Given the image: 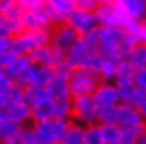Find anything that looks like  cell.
Listing matches in <instances>:
<instances>
[{"label":"cell","instance_id":"obj_1","mask_svg":"<svg viewBox=\"0 0 146 144\" xmlns=\"http://www.w3.org/2000/svg\"><path fill=\"white\" fill-rule=\"evenodd\" d=\"M127 38V31L118 27H98V52L105 59L119 62L127 59L124 44Z\"/></svg>","mask_w":146,"mask_h":144},{"label":"cell","instance_id":"obj_2","mask_svg":"<svg viewBox=\"0 0 146 144\" xmlns=\"http://www.w3.org/2000/svg\"><path fill=\"white\" fill-rule=\"evenodd\" d=\"M104 60L105 57L98 52L96 46L84 36H81L66 52V62L72 68H87L98 74L104 65Z\"/></svg>","mask_w":146,"mask_h":144},{"label":"cell","instance_id":"obj_3","mask_svg":"<svg viewBox=\"0 0 146 144\" xmlns=\"http://www.w3.org/2000/svg\"><path fill=\"white\" fill-rule=\"evenodd\" d=\"M50 38H52V30H25L19 36L12 38L11 52H13L16 56L31 55L36 49L49 44Z\"/></svg>","mask_w":146,"mask_h":144},{"label":"cell","instance_id":"obj_4","mask_svg":"<svg viewBox=\"0 0 146 144\" xmlns=\"http://www.w3.org/2000/svg\"><path fill=\"white\" fill-rule=\"evenodd\" d=\"M68 81H70L71 97L93 96L96 88L102 84L99 74L87 68H74L68 77Z\"/></svg>","mask_w":146,"mask_h":144},{"label":"cell","instance_id":"obj_5","mask_svg":"<svg viewBox=\"0 0 146 144\" xmlns=\"http://www.w3.org/2000/svg\"><path fill=\"white\" fill-rule=\"evenodd\" d=\"M70 124V119H61V118L36 122L34 130L37 132L38 144H61Z\"/></svg>","mask_w":146,"mask_h":144},{"label":"cell","instance_id":"obj_6","mask_svg":"<svg viewBox=\"0 0 146 144\" xmlns=\"http://www.w3.org/2000/svg\"><path fill=\"white\" fill-rule=\"evenodd\" d=\"M117 124L124 131L134 134L137 138H140L146 132V119L139 112V109L134 107L133 105H123L121 103L118 106Z\"/></svg>","mask_w":146,"mask_h":144},{"label":"cell","instance_id":"obj_7","mask_svg":"<svg viewBox=\"0 0 146 144\" xmlns=\"http://www.w3.org/2000/svg\"><path fill=\"white\" fill-rule=\"evenodd\" d=\"M72 119L84 126L99 124V107L93 96L72 97Z\"/></svg>","mask_w":146,"mask_h":144},{"label":"cell","instance_id":"obj_8","mask_svg":"<svg viewBox=\"0 0 146 144\" xmlns=\"http://www.w3.org/2000/svg\"><path fill=\"white\" fill-rule=\"evenodd\" d=\"M96 16L99 25L102 27H118V28H125L131 19L125 15L123 7L117 2H108V3H100V6L96 11Z\"/></svg>","mask_w":146,"mask_h":144},{"label":"cell","instance_id":"obj_9","mask_svg":"<svg viewBox=\"0 0 146 144\" xmlns=\"http://www.w3.org/2000/svg\"><path fill=\"white\" fill-rule=\"evenodd\" d=\"M66 24H70L80 36H84V34H87L99 27L96 12L83 11V9H77V7H74L71 13L68 15Z\"/></svg>","mask_w":146,"mask_h":144},{"label":"cell","instance_id":"obj_10","mask_svg":"<svg viewBox=\"0 0 146 144\" xmlns=\"http://www.w3.org/2000/svg\"><path fill=\"white\" fill-rule=\"evenodd\" d=\"M33 63L40 65V66H47V68H55L62 63L65 59H66V53L62 52L61 49L55 47L53 44H46V46H41L38 49H36L34 52L30 55Z\"/></svg>","mask_w":146,"mask_h":144},{"label":"cell","instance_id":"obj_11","mask_svg":"<svg viewBox=\"0 0 146 144\" xmlns=\"http://www.w3.org/2000/svg\"><path fill=\"white\" fill-rule=\"evenodd\" d=\"M81 36L77 32L70 24H59L55 25V28H52V38H50V44H53L55 47L61 49L62 52H68L71 49V46L78 40Z\"/></svg>","mask_w":146,"mask_h":144},{"label":"cell","instance_id":"obj_12","mask_svg":"<svg viewBox=\"0 0 146 144\" xmlns=\"http://www.w3.org/2000/svg\"><path fill=\"white\" fill-rule=\"evenodd\" d=\"M22 22H24L25 30H33V31L34 30H52V25H53L46 7L24 11Z\"/></svg>","mask_w":146,"mask_h":144},{"label":"cell","instance_id":"obj_13","mask_svg":"<svg viewBox=\"0 0 146 144\" xmlns=\"http://www.w3.org/2000/svg\"><path fill=\"white\" fill-rule=\"evenodd\" d=\"M93 99L96 101L98 107H106V106H118L121 105L118 94V87L115 82H102L93 93Z\"/></svg>","mask_w":146,"mask_h":144},{"label":"cell","instance_id":"obj_14","mask_svg":"<svg viewBox=\"0 0 146 144\" xmlns=\"http://www.w3.org/2000/svg\"><path fill=\"white\" fill-rule=\"evenodd\" d=\"M75 7L74 0H46V11L53 25L66 22L68 15Z\"/></svg>","mask_w":146,"mask_h":144},{"label":"cell","instance_id":"obj_15","mask_svg":"<svg viewBox=\"0 0 146 144\" xmlns=\"http://www.w3.org/2000/svg\"><path fill=\"white\" fill-rule=\"evenodd\" d=\"M131 21L146 22V2L143 0H115Z\"/></svg>","mask_w":146,"mask_h":144},{"label":"cell","instance_id":"obj_16","mask_svg":"<svg viewBox=\"0 0 146 144\" xmlns=\"http://www.w3.org/2000/svg\"><path fill=\"white\" fill-rule=\"evenodd\" d=\"M6 115H7V118H9L12 122L18 124L19 126H22L25 122H28L30 119H33L31 118V106L25 100L9 106L6 109Z\"/></svg>","mask_w":146,"mask_h":144},{"label":"cell","instance_id":"obj_17","mask_svg":"<svg viewBox=\"0 0 146 144\" xmlns=\"http://www.w3.org/2000/svg\"><path fill=\"white\" fill-rule=\"evenodd\" d=\"M31 118L34 122H40V121L55 118V99L47 97L46 100L31 106Z\"/></svg>","mask_w":146,"mask_h":144},{"label":"cell","instance_id":"obj_18","mask_svg":"<svg viewBox=\"0 0 146 144\" xmlns=\"http://www.w3.org/2000/svg\"><path fill=\"white\" fill-rule=\"evenodd\" d=\"M49 94L55 100L61 99H71V91H70V81L66 77H61V75H55L52 82L46 87Z\"/></svg>","mask_w":146,"mask_h":144},{"label":"cell","instance_id":"obj_19","mask_svg":"<svg viewBox=\"0 0 146 144\" xmlns=\"http://www.w3.org/2000/svg\"><path fill=\"white\" fill-rule=\"evenodd\" d=\"M55 69L53 68H47V66H40L34 63V71H33V77L31 82L28 87H47L52 80L55 78Z\"/></svg>","mask_w":146,"mask_h":144},{"label":"cell","instance_id":"obj_20","mask_svg":"<svg viewBox=\"0 0 146 144\" xmlns=\"http://www.w3.org/2000/svg\"><path fill=\"white\" fill-rule=\"evenodd\" d=\"M84 143H86V126L78 122H71L61 144H84Z\"/></svg>","mask_w":146,"mask_h":144},{"label":"cell","instance_id":"obj_21","mask_svg":"<svg viewBox=\"0 0 146 144\" xmlns=\"http://www.w3.org/2000/svg\"><path fill=\"white\" fill-rule=\"evenodd\" d=\"M31 65H33V60H31L30 55H21V56H16L5 71H6V74L15 81L22 72L27 71Z\"/></svg>","mask_w":146,"mask_h":144},{"label":"cell","instance_id":"obj_22","mask_svg":"<svg viewBox=\"0 0 146 144\" xmlns=\"http://www.w3.org/2000/svg\"><path fill=\"white\" fill-rule=\"evenodd\" d=\"M134 72L136 69L133 68V65L127 60L123 59L117 63V72H115V84H125V82H133L134 78Z\"/></svg>","mask_w":146,"mask_h":144},{"label":"cell","instance_id":"obj_23","mask_svg":"<svg viewBox=\"0 0 146 144\" xmlns=\"http://www.w3.org/2000/svg\"><path fill=\"white\" fill-rule=\"evenodd\" d=\"M127 60L133 65L134 69L146 68V43L136 44L127 55Z\"/></svg>","mask_w":146,"mask_h":144},{"label":"cell","instance_id":"obj_24","mask_svg":"<svg viewBox=\"0 0 146 144\" xmlns=\"http://www.w3.org/2000/svg\"><path fill=\"white\" fill-rule=\"evenodd\" d=\"M47 97H52V96L49 94L46 87H25V101L30 106L37 105L40 101L46 100Z\"/></svg>","mask_w":146,"mask_h":144},{"label":"cell","instance_id":"obj_25","mask_svg":"<svg viewBox=\"0 0 146 144\" xmlns=\"http://www.w3.org/2000/svg\"><path fill=\"white\" fill-rule=\"evenodd\" d=\"M119 100L123 105H133V101L137 94V88L134 82H125V84H117Z\"/></svg>","mask_w":146,"mask_h":144},{"label":"cell","instance_id":"obj_26","mask_svg":"<svg viewBox=\"0 0 146 144\" xmlns=\"http://www.w3.org/2000/svg\"><path fill=\"white\" fill-rule=\"evenodd\" d=\"M100 130H102L105 144H115L123 134V128L118 124H102Z\"/></svg>","mask_w":146,"mask_h":144},{"label":"cell","instance_id":"obj_27","mask_svg":"<svg viewBox=\"0 0 146 144\" xmlns=\"http://www.w3.org/2000/svg\"><path fill=\"white\" fill-rule=\"evenodd\" d=\"M55 118L71 119L72 118V97L55 100Z\"/></svg>","mask_w":146,"mask_h":144},{"label":"cell","instance_id":"obj_28","mask_svg":"<svg viewBox=\"0 0 146 144\" xmlns=\"http://www.w3.org/2000/svg\"><path fill=\"white\" fill-rule=\"evenodd\" d=\"M117 63L114 60L105 59L99 71V77L102 78V82H114L115 81V72H117Z\"/></svg>","mask_w":146,"mask_h":144},{"label":"cell","instance_id":"obj_29","mask_svg":"<svg viewBox=\"0 0 146 144\" xmlns=\"http://www.w3.org/2000/svg\"><path fill=\"white\" fill-rule=\"evenodd\" d=\"M84 144H105L102 130H100V124L86 126V143Z\"/></svg>","mask_w":146,"mask_h":144},{"label":"cell","instance_id":"obj_30","mask_svg":"<svg viewBox=\"0 0 146 144\" xmlns=\"http://www.w3.org/2000/svg\"><path fill=\"white\" fill-rule=\"evenodd\" d=\"M119 106V105H118ZM118 106L99 107V124H117Z\"/></svg>","mask_w":146,"mask_h":144},{"label":"cell","instance_id":"obj_31","mask_svg":"<svg viewBox=\"0 0 146 144\" xmlns=\"http://www.w3.org/2000/svg\"><path fill=\"white\" fill-rule=\"evenodd\" d=\"M100 3H102L100 0H74V5L77 9L90 11V12H96Z\"/></svg>","mask_w":146,"mask_h":144},{"label":"cell","instance_id":"obj_32","mask_svg":"<svg viewBox=\"0 0 146 144\" xmlns=\"http://www.w3.org/2000/svg\"><path fill=\"white\" fill-rule=\"evenodd\" d=\"M133 106L139 109V112L146 119V90H137V94H136V99L133 101Z\"/></svg>","mask_w":146,"mask_h":144},{"label":"cell","instance_id":"obj_33","mask_svg":"<svg viewBox=\"0 0 146 144\" xmlns=\"http://www.w3.org/2000/svg\"><path fill=\"white\" fill-rule=\"evenodd\" d=\"M24 132H22V138H24V144H38V138H37V132L34 130V126H22Z\"/></svg>","mask_w":146,"mask_h":144},{"label":"cell","instance_id":"obj_34","mask_svg":"<svg viewBox=\"0 0 146 144\" xmlns=\"http://www.w3.org/2000/svg\"><path fill=\"white\" fill-rule=\"evenodd\" d=\"M133 82L136 84V87L139 88V90H146V68L136 69Z\"/></svg>","mask_w":146,"mask_h":144},{"label":"cell","instance_id":"obj_35","mask_svg":"<svg viewBox=\"0 0 146 144\" xmlns=\"http://www.w3.org/2000/svg\"><path fill=\"white\" fill-rule=\"evenodd\" d=\"M115 144H139V138H137L134 134L123 130L121 137H119V140H118Z\"/></svg>","mask_w":146,"mask_h":144},{"label":"cell","instance_id":"obj_36","mask_svg":"<svg viewBox=\"0 0 146 144\" xmlns=\"http://www.w3.org/2000/svg\"><path fill=\"white\" fill-rule=\"evenodd\" d=\"M22 132H24V128L21 126V128L16 131L13 135H11V137L5 138L0 144H24V138H22Z\"/></svg>","mask_w":146,"mask_h":144},{"label":"cell","instance_id":"obj_37","mask_svg":"<svg viewBox=\"0 0 146 144\" xmlns=\"http://www.w3.org/2000/svg\"><path fill=\"white\" fill-rule=\"evenodd\" d=\"M74 69V68L66 62V59L62 62V63H59L56 68H55V74L56 75H61V77H70V74H71V71Z\"/></svg>","mask_w":146,"mask_h":144},{"label":"cell","instance_id":"obj_38","mask_svg":"<svg viewBox=\"0 0 146 144\" xmlns=\"http://www.w3.org/2000/svg\"><path fill=\"white\" fill-rule=\"evenodd\" d=\"M9 90H11V85L6 87V88H2L0 90V110H6L9 107Z\"/></svg>","mask_w":146,"mask_h":144},{"label":"cell","instance_id":"obj_39","mask_svg":"<svg viewBox=\"0 0 146 144\" xmlns=\"http://www.w3.org/2000/svg\"><path fill=\"white\" fill-rule=\"evenodd\" d=\"M22 7L25 11L41 9V7H46V0H25V2L22 3Z\"/></svg>","mask_w":146,"mask_h":144},{"label":"cell","instance_id":"obj_40","mask_svg":"<svg viewBox=\"0 0 146 144\" xmlns=\"http://www.w3.org/2000/svg\"><path fill=\"white\" fill-rule=\"evenodd\" d=\"M15 57H16V55L13 52H11V50H9V52H6V53H2V55H0V68H2V69H6Z\"/></svg>","mask_w":146,"mask_h":144},{"label":"cell","instance_id":"obj_41","mask_svg":"<svg viewBox=\"0 0 146 144\" xmlns=\"http://www.w3.org/2000/svg\"><path fill=\"white\" fill-rule=\"evenodd\" d=\"M13 82H15V81L6 74V71L0 68V90H2V88H6V87H9V85H12Z\"/></svg>","mask_w":146,"mask_h":144},{"label":"cell","instance_id":"obj_42","mask_svg":"<svg viewBox=\"0 0 146 144\" xmlns=\"http://www.w3.org/2000/svg\"><path fill=\"white\" fill-rule=\"evenodd\" d=\"M12 38L13 37H0V55L6 53V52H9V50H11Z\"/></svg>","mask_w":146,"mask_h":144},{"label":"cell","instance_id":"obj_43","mask_svg":"<svg viewBox=\"0 0 146 144\" xmlns=\"http://www.w3.org/2000/svg\"><path fill=\"white\" fill-rule=\"evenodd\" d=\"M139 144H146V132L139 138Z\"/></svg>","mask_w":146,"mask_h":144},{"label":"cell","instance_id":"obj_44","mask_svg":"<svg viewBox=\"0 0 146 144\" xmlns=\"http://www.w3.org/2000/svg\"><path fill=\"white\" fill-rule=\"evenodd\" d=\"M5 21H6V19H5V16H3V13L0 12V25H2V24H3Z\"/></svg>","mask_w":146,"mask_h":144},{"label":"cell","instance_id":"obj_45","mask_svg":"<svg viewBox=\"0 0 146 144\" xmlns=\"http://www.w3.org/2000/svg\"><path fill=\"white\" fill-rule=\"evenodd\" d=\"M12 2H15V3H18V5H21V6H22V3L25 2V0H12Z\"/></svg>","mask_w":146,"mask_h":144},{"label":"cell","instance_id":"obj_46","mask_svg":"<svg viewBox=\"0 0 146 144\" xmlns=\"http://www.w3.org/2000/svg\"><path fill=\"white\" fill-rule=\"evenodd\" d=\"M143 2H146V0H143Z\"/></svg>","mask_w":146,"mask_h":144},{"label":"cell","instance_id":"obj_47","mask_svg":"<svg viewBox=\"0 0 146 144\" xmlns=\"http://www.w3.org/2000/svg\"><path fill=\"white\" fill-rule=\"evenodd\" d=\"M0 143H2V141H0Z\"/></svg>","mask_w":146,"mask_h":144}]
</instances>
